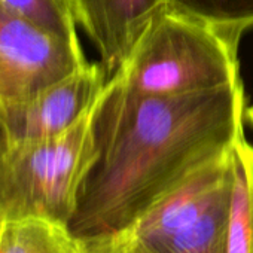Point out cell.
Here are the masks:
<instances>
[{"label": "cell", "instance_id": "5bb4252c", "mask_svg": "<svg viewBox=\"0 0 253 253\" xmlns=\"http://www.w3.org/2000/svg\"><path fill=\"white\" fill-rule=\"evenodd\" d=\"M2 139H6V131H5L3 122H2V116H0V140Z\"/></svg>", "mask_w": 253, "mask_h": 253}, {"label": "cell", "instance_id": "3957f363", "mask_svg": "<svg viewBox=\"0 0 253 253\" xmlns=\"http://www.w3.org/2000/svg\"><path fill=\"white\" fill-rule=\"evenodd\" d=\"M94 107L95 104L58 136L0 140V219L3 222L41 217L70 225L95 160Z\"/></svg>", "mask_w": 253, "mask_h": 253}, {"label": "cell", "instance_id": "4fadbf2b", "mask_svg": "<svg viewBox=\"0 0 253 253\" xmlns=\"http://www.w3.org/2000/svg\"><path fill=\"white\" fill-rule=\"evenodd\" d=\"M246 121H249V124L253 126V106L246 107Z\"/></svg>", "mask_w": 253, "mask_h": 253}, {"label": "cell", "instance_id": "5b68a950", "mask_svg": "<svg viewBox=\"0 0 253 253\" xmlns=\"http://www.w3.org/2000/svg\"><path fill=\"white\" fill-rule=\"evenodd\" d=\"M88 64L73 45L0 2V113Z\"/></svg>", "mask_w": 253, "mask_h": 253}, {"label": "cell", "instance_id": "7c38bea8", "mask_svg": "<svg viewBox=\"0 0 253 253\" xmlns=\"http://www.w3.org/2000/svg\"><path fill=\"white\" fill-rule=\"evenodd\" d=\"M82 253H158L130 226L81 237Z\"/></svg>", "mask_w": 253, "mask_h": 253}, {"label": "cell", "instance_id": "8fae6325", "mask_svg": "<svg viewBox=\"0 0 253 253\" xmlns=\"http://www.w3.org/2000/svg\"><path fill=\"white\" fill-rule=\"evenodd\" d=\"M41 29L81 46L72 0H0Z\"/></svg>", "mask_w": 253, "mask_h": 253}, {"label": "cell", "instance_id": "7a4b0ae2", "mask_svg": "<svg viewBox=\"0 0 253 253\" xmlns=\"http://www.w3.org/2000/svg\"><path fill=\"white\" fill-rule=\"evenodd\" d=\"M238 41L170 3L113 75L136 95H174L241 84ZM110 79V78H109Z\"/></svg>", "mask_w": 253, "mask_h": 253}, {"label": "cell", "instance_id": "9c48e42d", "mask_svg": "<svg viewBox=\"0 0 253 253\" xmlns=\"http://www.w3.org/2000/svg\"><path fill=\"white\" fill-rule=\"evenodd\" d=\"M223 253H253V145L234 148V188Z\"/></svg>", "mask_w": 253, "mask_h": 253}, {"label": "cell", "instance_id": "6da1fadb", "mask_svg": "<svg viewBox=\"0 0 253 253\" xmlns=\"http://www.w3.org/2000/svg\"><path fill=\"white\" fill-rule=\"evenodd\" d=\"M243 82L174 95H136L107 79L94 107L95 160L70 229L128 228L151 204L244 137Z\"/></svg>", "mask_w": 253, "mask_h": 253}, {"label": "cell", "instance_id": "277c9868", "mask_svg": "<svg viewBox=\"0 0 253 253\" xmlns=\"http://www.w3.org/2000/svg\"><path fill=\"white\" fill-rule=\"evenodd\" d=\"M234 188V149L194 171L130 228L158 253H223Z\"/></svg>", "mask_w": 253, "mask_h": 253}, {"label": "cell", "instance_id": "30bf717a", "mask_svg": "<svg viewBox=\"0 0 253 253\" xmlns=\"http://www.w3.org/2000/svg\"><path fill=\"white\" fill-rule=\"evenodd\" d=\"M170 5L213 24L238 42L253 27V0H170Z\"/></svg>", "mask_w": 253, "mask_h": 253}, {"label": "cell", "instance_id": "ba28073f", "mask_svg": "<svg viewBox=\"0 0 253 253\" xmlns=\"http://www.w3.org/2000/svg\"><path fill=\"white\" fill-rule=\"evenodd\" d=\"M0 253H82V240L69 225L41 217L3 222Z\"/></svg>", "mask_w": 253, "mask_h": 253}, {"label": "cell", "instance_id": "9a60e30c", "mask_svg": "<svg viewBox=\"0 0 253 253\" xmlns=\"http://www.w3.org/2000/svg\"><path fill=\"white\" fill-rule=\"evenodd\" d=\"M2 226H3V220L0 219V229H2Z\"/></svg>", "mask_w": 253, "mask_h": 253}, {"label": "cell", "instance_id": "52a82bcc", "mask_svg": "<svg viewBox=\"0 0 253 253\" xmlns=\"http://www.w3.org/2000/svg\"><path fill=\"white\" fill-rule=\"evenodd\" d=\"M170 0H72L78 26L100 55L107 78L130 57L136 42Z\"/></svg>", "mask_w": 253, "mask_h": 253}, {"label": "cell", "instance_id": "8992f818", "mask_svg": "<svg viewBox=\"0 0 253 253\" xmlns=\"http://www.w3.org/2000/svg\"><path fill=\"white\" fill-rule=\"evenodd\" d=\"M107 79L100 63H88L29 100L3 110L0 116L6 137L35 140L64 133L92 109Z\"/></svg>", "mask_w": 253, "mask_h": 253}]
</instances>
